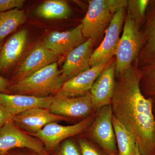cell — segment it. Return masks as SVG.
<instances>
[{
    "mask_svg": "<svg viewBox=\"0 0 155 155\" xmlns=\"http://www.w3.org/2000/svg\"><path fill=\"white\" fill-rule=\"evenodd\" d=\"M141 72L135 62L116 79L112 103L114 117L134 137L142 155H155L154 98L143 94Z\"/></svg>",
    "mask_w": 155,
    "mask_h": 155,
    "instance_id": "6da1fadb",
    "label": "cell"
},
{
    "mask_svg": "<svg viewBox=\"0 0 155 155\" xmlns=\"http://www.w3.org/2000/svg\"><path fill=\"white\" fill-rule=\"evenodd\" d=\"M66 81L56 62L11 84L8 90L9 94L48 97L55 95Z\"/></svg>",
    "mask_w": 155,
    "mask_h": 155,
    "instance_id": "7a4b0ae2",
    "label": "cell"
},
{
    "mask_svg": "<svg viewBox=\"0 0 155 155\" xmlns=\"http://www.w3.org/2000/svg\"><path fill=\"white\" fill-rule=\"evenodd\" d=\"M86 15L81 21L85 38H91L94 45L102 39L114 14L127 7V0H90Z\"/></svg>",
    "mask_w": 155,
    "mask_h": 155,
    "instance_id": "3957f363",
    "label": "cell"
},
{
    "mask_svg": "<svg viewBox=\"0 0 155 155\" xmlns=\"http://www.w3.org/2000/svg\"><path fill=\"white\" fill-rule=\"evenodd\" d=\"M143 44L141 29L127 12L123 32L115 56L116 79L130 69L137 61Z\"/></svg>",
    "mask_w": 155,
    "mask_h": 155,
    "instance_id": "277c9868",
    "label": "cell"
},
{
    "mask_svg": "<svg viewBox=\"0 0 155 155\" xmlns=\"http://www.w3.org/2000/svg\"><path fill=\"white\" fill-rule=\"evenodd\" d=\"M111 105L97 110L93 122L84 133L109 155H118Z\"/></svg>",
    "mask_w": 155,
    "mask_h": 155,
    "instance_id": "5b68a950",
    "label": "cell"
},
{
    "mask_svg": "<svg viewBox=\"0 0 155 155\" xmlns=\"http://www.w3.org/2000/svg\"><path fill=\"white\" fill-rule=\"evenodd\" d=\"M96 113L72 125L51 122L37 133L31 135L41 140L46 150L50 154L62 141L84 133L93 122Z\"/></svg>",
    "mask_w": 155,
    "mask_h": 155,
    "instance_id": "8992f818",
    "label": "cell"
},
{
    "mask_svg": "<svg viewBox=\"0 0 155 155\" xmlns=\"http://www.w3.org/2000/svg\"><path fill=\"white\" fill-rule=\"evenodd\" d=\"M17 148L29 149L40 155H50L41 140L20 129L12 119L0 130V155Z\"/></svg>",
    "mask_w": 155,
    "mask_h": 155,
    "instance_id": "52a82bcc",
    "label": "cell"
},
{
    "mask_svg": "<svg viewBox=\"0 0 155 155\" xmlns=\"http://www.w3.org/2000/svg\"><path fill=\"white\" fill-rule=\"evenodd\" d=\"M126 14V8H124L114 14L106 30L104 39L93 52L90 61L91 67L110 61L115 57Z\"/></svg>",
    "mask_w": 155,
    "mask_h": 155,
    "instance_id": "ba28073f",
    "label": "cell"
},
{
    "mask_svg": "<svg viewBox=\"0 0 155 155\" xmlns=\"http://www.w3.org/2000/svg\"><path fill=\"white\" fill-rule=\"evenodd\" d=\"M49 110L53 114L70 120H83L96 113L89 93L79 96H68L57 93Z\"/></svg>",
    "mask_w": 155,
    "mask_h": 155,
    "instance_id": "9c48e42d",
    "label": "cell"
},
{
    "mask_svg": "<svg viewBox=\"0 0 155 155\" xmlns=\"http://www.w3.org/2000/svg\"><path fill=\"white\" fill-rule=\"evenodd\" d=\"M60 57L48 48L44 42L38 43L31 49L14 69L8 80L10 84L56 63Z\"/></svg>",
    "mask_w": 155,
    "mask_h": 155,
    "instance_id": "30bf717a",
    "label": "cell"
},
{
    "mask_svg": "<svg viewBox=\"0 0 155 155\" xmlns=\"http://www.w3.org/2000/svg\"><path fill=\"white\" fill-rule=\"evenodd\" d=\"M28 39V31L23 28L9 37L2 45L0 50V75L4 77V75L14 70L25 51Z\"/></svg>",
    "mask_w": 155,
    "mask_h": 155,
    "instance_id": "8fae6325",
    "label": "cell"
},
{
    "mask_svg": "<svg viewBox=\"0 0 155 155\" xmlns=\"http://www.w3.org/2000/svg\"><path fill=\"white\" fill-rule=\"evenodd\" d=\"M115 70L114 57L97 78L89 92L93 106L96 111L111 104L116 86Z\"/></svg>",
    "mask_w": 155,
    "mask_h": 155,
    "instance_id": "7c38bea8",
    "label": "cell"
},
{
    "mask_svg": "<svg viewBox=\"0 0 155 155\" xmlns=\"http://www.w3.org/2000/svg\"><path fill=\"white\" fill-rule=\"evenodd\" d=\"M16 125L30 134L38 132L46 125L57 121H71L67 117L53 114L49 109L34 108L13 116Z\"/></svg>",
    "mask_w": 155,
    "mask_h": 155,
    "instance_id": "4fadbf2b",
    "label": "cell"
},
{
    "mask_svg": "<svg viewBox=\"0 0 155 155\" xmlns=\"http://www.w3.org/2000/svg\"><path fill=\"white\" fill-rule=\"evenodd\" d=\"M87 39L83 36L81 23L77 27L65 31L51 32L45 38L46 46L59 57L67 56Z\"/></svg>",
    "mask_w": 155,
    "mask_h": 155,
    "instance_id": "5bb4252c",
    "label": "cell"
},
{
    "mask_svg": "<svg viewBox=\"0 0 155 155\" xmlns=\"http://www.w3.org/2000/svg\"><path fill=\"white\" fill-rule=\"evenodd\" d=\"M112 60L91 67L65 81L58 93L68 96H79L88 94L95 81Z\"/></svg>",
    "mask_w": 155,
    "mask_h": 155,
    "instance_id": "9a60e30c",
    "label": "cell"
},
{
    "mask_svg": "<svg viewBox=\"0 0 155 155\" xmlns=\"http://www.w3.org/2000/svg\"><path fill=\"white\" fill-rule=\"evenodd\" d=\"M54 98V96L38 97L0 92V105L13 116L32 108L49 109Z\"/></svg>",
    "mask_w": 155,
    "mask_h": 155,
    "instance_id": "2e32d148",
    "label": "cell"
},
{
    "mask_svg": "<svg viewBox=\"0 0 155 155\" xmlns=\"http://www.w3.org/2000/svg\"><path fill=\"white\" fill-rule=\"evenodd\" d=\"M140 29L143 44L135 61L138 68L155 63V0L151 1Z\"/></svg>",
    "mask_w": 155,
    "mask_h": 155,
    "instance_id": "e0dca14e",
    "label": "cell"
},
{
    "mask_svg": "<svg viewBox=\"0 0 155 155\" xmlns=\"http://www.w3.org/2000/svg\"><path fill=\"white\" fill-rule=\"evenodd\" d=\"M94 46L92 40L89 38L67 56L61 70L66 80L91 68L90 61Z\"/></svg>",
    "mask_w": 155,
    "mask_h": 155,
    "instance_id": "ac0fdd59",
    "label": "cell"
},
{
    "mask_svg": "<svg viewBox=\"0 0 155 155\" xmlns=\"http://www.w3.org/2000/svg\"><path fill=\"white\" fill-rule=\"evenodd\" d=\"M38 17L48 19H65L72 14L69 4L63 0H48L38 6L35 10Z\"/></svg>",
    "mask_w": 155,
    "mask_h": 155,
    "instance_id": "d6986e66",
    "label": "cell"
},
{
    "mask_svg": "<svg viewBox=\"0 0 155 155\" xmlns=\"http://www.w3.org/2000/svg\"><path fill=\"white\" fill-rule=\"evenodd\" d=\"M113 125L118 155H136L137 145L134 136L114 115Z\"/></svg>",
    "mask_w": 155,
    "mask_h": 155,
    "instance_id": "ffe728a7",
    "label": "cell"
},
{
    "mask_svg": "<svg viewBox=\"0 0 155 155\" xmlns=\"http://www.w3.org/2000/svg\"><path fill=\"white\" fill-rule=\"evenodd\" d=\"M26 20L24 11L18 8L0 13V42L14 32Z\"/></svg>",
    "mask_w": 155,
    "mask_h": 155,
    "instance_id": "44dd1931",
    "label": "cell"
},
{
    "mask_svg": "<svg viewBox=\"0 0 155 155\" xmlns=\"http://www.w3.org/2000/svg\"><path fill=\"white\" fill-rule=\"evenodd\" d=\"M141 72L140 90L146 97L155 98V63L139 68Z\"/></svg>",
    "mask_w": 155,
    "mask_h": 155,
    "instance_id": "7402d4cb",
    "label": "cell"
},
{
    "mask_svg": "<svg viewBox=\"0 0 155 155\" xmlns=\"http://www.w3.org/2000/svg\"><path fill=\"white\" fill-rule=\"evenodd\" d=\"M150 0H127V12L136 25L141 28L144 23Z\"/></svg>",
    "mask_w": 155,
    "mask_h": 155,
    "instance_id": "603a6c76",
    "label": "cell"
},
{
    "mask_svg": "<svg viewBox=\"0 0 155 155\" xmlns=\"http://www.w3.org/2000/svg\"><path fill=\"white\" fill-rule=\"evenodd\" d=\"M81 155H109L84 133L75 137Z\"/></svg>",
    "mask_w": 155,
    "mask_h": 155,
    "instance_id": "cb8c5ba5",
    "label": "cell"
},
{
    "mask_svg": "<svg viewBox=\"0 0 155 155\" xmlns=\"http://www.w3.org/2000/svg\"><path fill=\"white\" fill-rule=\"evenodd\" d=\"M50 155H81V153L75 137L62 141Z\"/></svg>",
    "mask_w": 155,
    "mask_h": 155,
    "instance_id": "d4e9b609",
    "label": "cell"
},
{
    "mask_svg": "<svg viewBox=\"0 0 155 155\" xmlns=\"http://www.w3.org/2000/svg\"><path fill=\"white\" fill-rule=\"evenodd\" d=\"M25 2L24 0H0V13L14 8L20 9Z\"/></svg>",
    "mask_w": 155,
    "mask_h": 155,
    "instance_id": "484cf974",
    "label": "cell"
},
{
    "mask_svg": "<svg viewBox=\"0 0 155 155\" xmlns=\"http://www.w3.org/2000/svg\"><path fill=\"white\" fill-rule=\"evenodd\" d=\"M5 155H40L32 150L27 148H17L11 150Z\"/></svg>",
    "mask_w": 155,
    "mask_h": 155,
    "instance_id": "4316f807",
    "label": "cell"
},
{
    "mask_svg": "<svg viewBox=\"0 0 155 155\" xmlns=\"http://www.w3.org/2000/svg\"><path fill=\"white\" fill-rule=\"evenodd\" d=\"M12 119V115L0 105V130L7 122Z\"/></svg>",
    "mask_w": 155,
    "mask_h": 155,
    "instance_id": "83f0119b",
    "label": "cell"
},
{
    "mask_svg": "<svg viewBox=\"0 0 155 155\" xmlns=\"http://www.w3.org/2000/svg\"><path fill=\"white\" fill-rule=\"evenodd\" d=\"M10 85L8 80L0 75V92L9 94L8 88Z\"/></svg>",
    "mask_w": 155,
    "mask_h": 155,
    "instance_id": "f1b7e54d",
    "label": "cell"
},
{
    "mask_svg": "<svg viewBox=\"0 0 155 155\" xmlns=\"http://www.w3.org/2000/svg\"><path fill=\"white\" fill-rule=\"evenodd\" d=\"M136 155H142L140 153V152L139 150L138 149V147L137 146V152L136 154Z\"/></svg>",
    "mask_w": 155,
    "mask_h": 155,
    "instance_id": "f546056e",
    "label": "cell"
},
{
    "mask_svg": "<svg viewBox=\"0 0 155 155\" xmlns=\"http://www.w3.org/2000/svg\"><path fill=\"white\" fill-rule=\"evenodd\" d=\"M2 44H1V43H0V50H1V48H2Z\"/></svg>",
    "mask_w": 155,
    "mask_h": 155,
    "instance_id": "4dcf8cb0",
    "label": "cell"
}]
</instances>
